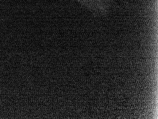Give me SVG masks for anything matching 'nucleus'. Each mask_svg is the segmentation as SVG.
<instances>
[{
    "mask_svg": "<svg viewBox=\"0 0 158 119\" xmlns=\"http://www.w3.org/2000/svg\"><path fill=\"white\" fill-rule=\"evenodd\" d=\"M95 15H105L109 12L112 0H79Z\"/></svg>",
    "mask_w": 158,
    "mask_h": 119,
    "instance_id": "1",
    "label": "nucleus"
}]
</instances>
